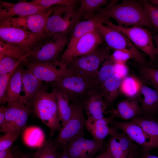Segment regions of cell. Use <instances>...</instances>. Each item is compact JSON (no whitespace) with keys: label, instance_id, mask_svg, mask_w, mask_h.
<instances>
[{"label":"cell","instance_id":"6da1fadb","mask_svg":"<svg viewBox=\"0 0 158 158\" xmlns=\"http://www.w3.org/2000/svg\"><path fill=\"white\" fill-rule=\"evenodd\" d=\"M117 0L110 1L106 6L101 8L95 18L102 20L103 23L113 18L118 26L128 27L140 26L152 29V24L144 8L139 1L124 0L119 3Z\"/></svg>","mask_w":158,"mask_h":158},{"label":"cell","instance_id":"7a4b0ae2","mask_svg":"<svg viewBox=\"0 0 158 158\" xmlns=\"http://www.w3.org/2000/svg\"><path fill=\"white\" fill-rule=\"evenodd\" d=\"M110 49L107 45L102 44L92 52L73 59L67 66L69 71L95 83L99 66L110 55Z\"/></svg>","mask_w":158,"mask_h":158},{"label":"cell","instance_id":"3957f363","mask_svg":"<svg viewBox=\"0 0 158 158\" xmlns=\"http://www.w3.org/2000/svg\"><path fill=\"white\" fill-rule=\"evenodd\" d=\"M42 90L37 94L32 104L33 113L50 130L52 137L55 132L61 128L56 99L53 91L51 92Z\"/></svg>","mask_w":158,"mask_h":158},{"label":"cell","instance_id":"277c9868","mask_svg":"<svg viewBox=\"0 0 158 158\" xmlns=\"http://www.w3.org/2000/svg\"><path fill=\"white\" fill-rule=\"evenodd\" d=\"M77 3L71 6L56 5L51 7L52 15L48 19L46 32L50 37L59 34L72 32L80 19L76 8Z\"/></svg>","mask_w":158,"mask_h":158},{"label":"cell","instance_id":"5b68a950","mask_svg":"<svg viewBox=\"0 0 158 158\" xmlns=\"http://www.w3.org/2000/svg\"><path fill=\"white\" fill-rule=\"evenodd\" d=\"M83 101L71 102L72 112L70 118L59 130L53 141L54 149L64 147L73 138L84 135V127L86 119L84 114Z\"/></svg>","mask_w":158,"mask_h":158},{"label":"cell","instance_id":"8992f818","mask_svg":"<svg viewBox=\"0 0 158 158\" xmlns=\"http://www.w3.org/2000/svg\"><path fill=\"white\" fill-rule=\"evenodd\" d=\"M47 33L37 34L20 29L0 27V41L22 47L30 52L50 38Z\"/></svg>","mask_w":158,"mask_h":158},{"label":"cell","instance_id":"52a82bcc","mask_svg":"<svg viewBox=\"0 0 158 158\" xmlns=\"http://www.w3.org/2000/svg\"><path fill=\"white\" fill-rule=\"evenodd\" d=\"M51 83L53 87L66 95L71 102H84L91 90L100 87L95 83L88 81L70 72L65 77Z\"/></svg>","mask_w":158,"mask_h":158},{"label":"cell","instance_id":"ba28073f","mask_svg":"<svg viewBox=\"0 0 158 158\" xmlns=\"http://www.w3.org/2000/svg\"><path fill=\"white\" fill-rule=\"evenodd\" d=\"M125 35L138 49L149 57L150 63L156 61V50L152 33L147 28L140 26L125 27L119 26L110 21L105 24Z\"/></svg>","mask_w":158,"mask_h":158},{"label":"cell","instance_id":"9c48e42d","mask_svg":"<svg viewBox=\"0 0 158 158\" xmlns=\"http://www.w3.org/2000/svg\"><path fill=\"white\" fill-rule=\"evenodd\" d=\"M68 34H59L53 35L37 50L31 52L23 63H47L58 60L60 53L68 43Z\"/></svg>","mask_w":158,"mask_h":158},{"label":"cell","instance_id":"30bf717a","mask_svg":"<svg viewBox=\"0 0 158 158\" xmlns=\"http://www.w3.org/2000/svg\"><path fill=\"white\" fill-rule=\"evenodd\" d=\"M4 121L0 127V131L20 134L26 128L32 109L18 100L8 102Z\"/></svg>","mask_w":158,"mask_h":158},{"label":"cell","instance_id":"8fae6325","mask_svg":"<svg viewBox=\"0 0 158 158\" xmlns=\"http://www.w3.org/2000/svg\"><path fill=\"white\" fill-rule=\"evenodd\" d=\"M97 29L110 49L129 51L133 54L134 59L141 65L147 66L146 60L143 54L124 34L102 23L99 24Z\"/></svg>","mask_w":158,"mask_h":158},{"label":"cell","instance_id":"7c38bea8","mask_svg":"<svg viewBox=\"0 0 158 158\" xmlns=\"http://www.w3.org/2000/svg\"><path fill=\"white\" fill-rule=\"evenodd\" d=\"M104 40L97 29L82 36L70 50L61 55L60 61L67 66L73 59L90 53L104 43Z\"/></svg>","mask_w":158,"mask_h":158},{"label":"cell","instance_id":"4fadbf2b","mask_svg":"<svg viewBox=\"0 0 158 158\" xmlns=\"http://www.w3.org/2000/svg\"><path fill=\"white\" fill-rule=\"evenodd\" d=\"M52 11L51 8L45 13L5 19L0 21V27L20 29L37 34L46 33L47 21Z\"/></svg>","mask_w":158,"mask_h":158},{"label":"cell","instance_id":"5bb4252c","mask_svg":"<svg viewBox=\"0 0 158 158\" xmlns=\"http://www.w3.org/2000/svg\"><path fill=\"white\" fill-rule=\"evenodd\" d=\"M113 128L107 147L114 158H139L142 149L124 132L119 133Z\"/></svg>","mask_w":158,"mask_h":158},{"label":"cell","instance_id":"9a60e30c","mask_svg":"<svg viewBox=\"0 0 158 158\" xmlns=\"http://www.w3.org/2000/svg\"><path fill=\"white\" fill-rule=\"evenodd\" d=\"M38 79L52 82L63 78L69 73L67 66L58 60L51 63H23Z\"/></svg>","mask_w":158,"mask_h":158},{"label":"cell","instance_id":"2e32d148","mask_svg":"<svg viewBox=\"0 0 158 158\" xmlns=\"http://www.w3.org/2000/svg\"><path fill=\"white\" fill-rule=\"evenodd\" d=\"M110 124L116 130H121L125 133L134 142L140 146L143 151L150 152L158 148L152 139L141 127L132 120L120 122L113 119Z\"/></svg>","mask_w":158,"mask_h":158},{"label":"cell","instance_id":"e0dca14e","mask_svg":"<svg viewBox=\"0 0 158 158\" xmlns=\"http://www.w3.org/2000/svg\"><path fill=\"white\" fill-rule=\"evenodd\" d=\"M1 6L4 8L0 9V20L14 17L25 16L42 13L48 11L49 7L35 5L28 2H21L13 4L0 1Z\"/></svg>","mask_w":158,"mask_h":158},{"label":"cell","instance_id":"ac0fdd59","mask_svg":"<svg viewBox=\"0 0 158 158\" xmlns=\"http://www.w3.org/2000/svg\"><path fill=\"white\" fill-rule=\"evenodd\" d=\"M83 105L87 119L95 120L104 117V114L107 106L100 87L94 88L89 92Z\"/></svg>","mask_w":158,"mask_h":158},{"label":"cell","instance_id":"d6986e66","mask_svg":"<svg viewBox=\"0 0 158 158\" xmlns=\"http://www.w3.org/2000/svg\"><path fill=\"white\" fill-rule=\"evenodd\" d=\"M104 114H110L114 118L125 120H131L134 117L142 114V109L137 97L123 99L116 104L115 108L105 111Z\"/></svg>","mask_w":158,"mask_h":158},{"label":"cell","instance_id":"ffe728a7","mask_svg":"<svg viewBox=\"0 0 158 158\" xmlns=\"http://www.w3.org/2000/svg\"><path fill=\"white\" fill-rule=\"evenodd\" d=\"M22 81L25 95H20L19 100L31 108L32 102L36 95L42 90L46 87L44 86L42 81L28 69L23 70Z\"/></svg>","mask_w":158,"mask_h":158},{"label":"cell","instance_id":"44dd1931","mask_svg":"<svg viewBox=\"0 0 158 158\" xmlns=\"http://www.w3.org/2000/svg\"><path fill=\"white\" fill-rule=\"evenodd\" d=\"M142 114L150 116L158 111V92L142 84L137 96Z\"/></svg>","mask_w":158,"mask_h":158},{"label":"cell","instance_id":"7402d4cb","mask_svg":"<svg viewBox=\"0 0 158 158\" xmlns=\"http://www.w3.org/2000/svg\"><path fill=\"white\" fill-rule=\"evenodd\" d=\"M114 118L110 116L95 120L86 119L85 127L90 134L93 139L98 141L104 142V139L111 134L113 128L109 125Z\"/></svg>","mask_w":158,"mask_h":158},{"label":"cell","instance_id":"603a6c76","mask_svg":"<svg viewBox=\"0 0 158 158\" xmlns=\"http://www.w3.org/2000/svg\"><path fill=\"white\" fill-rule=\"evenodd\" d=\"M101 23H103L101 20L96 18L78 22L72 32L71 36L65 51H68L71 49L77 41L84 35L97 29Z\"/></svg>","mask_w":158,"mask_h":158},{"label":"cell","instance_id":"cb8c5ba5","mask_svg":"<svg viewBox=\"0 0 158 158\" xmlns=\"http://www.w3.org/2000/svg\"><path fill=\"white\" fill-rule=\"evenodd\" d=\"M123 79L120 76L114 74L100 85V88L107 107L112 104L118 96Z\"/></svg>","mask_w":158,"mask_h":158},{"label":"cell","instance_id":"d4e9b609","mask_svg":"<svg viewBox=\"0 0 158 158\" xmlns=\"http://www.w3.org/2000/svg\"><path fill=\"white\" fill-rule=\"evenodd\" d=\"M21 64L16 68L11 75L7 89V101L8 102L19 100L20 95L22 74L23 69Z\"/></svg>","mask_w":158,"mask_h":158},{"label":"cell","instance_id":"484cf974","mask_svg":"<svg viewBox=\"0 0 158 158\" xmlns=\"http://www.w3.org/2000/svg\"><path fill=\"white\" fill-rule=\"evenodd\" d=\"M77 12L80 19L83 17L86 20L95 18L96 14L104 6L108 4L107 0H81Z\"/></svg>","mask_w":158,"mask_h":158},{"label":"cell","instance_id":"4316f807","mask_svg":"<svg viewBox=\"0 0 158 158\" xmlns=\"http://www.w3.org/2000/svg\"><path fill=\"white\" fill-rule=\"evenodd\" d=\"M141 127L158 148V121L150 116H136L131 120Z\"/></svg>","mask_w":158,"mask_h":158},{"label":"cell","instance_id":"83f0119b","mask_svg":"<svg viewBox=\"0 0 158 158\" xmlns=\"http://www.w3.org/2000/svg\"><path fill=\"white\" fill-rule=\"evenodd\" d=\"M57 106L59 118L62 126L65 124L70 119L72 109L69 104L68 97L57 89L53 87Z\"/></svg>","mask_w":158,"mask_h":158},{"label":"cell","instance_id":"f1b7e54d","mask_svg":"<svg viewBox=\"0 0 158 158\" xmlns=\"http://www.w3.org/2000/svg\"><path fill=\"white\" fill-rule=\"evenodd\" d=\"M30 53L20 47L0 41V59L7 56L18 60H22L23 63Z\"/></svg>","mask_w":158,"mask_h":158},{"label":"cell","instance_id":"f546056e","mask_svg":"<svg viewBox=\"0 0 158 158\" xmlns=\"http://www.w3.org/2000/svg\"><path fill=\"white\" fill-rule=\"evenodd\" d=\"M142 84L135 77L127 76L122 80L120 87V92L128 98L137 97Z\"/></svg>","mask_w":158,"mask_h":158},{"label":"cell","instance_id":"4dcf8cb0","mask_svg":"<svg viewBox=\"0 0 158 158\" xmlns=\"http://www.w3.org/2000/svg\"><path fill=\"white\" fill-rule=\"evenodd\" d=\"M84 136H76L69 141L63 147L64 152L71 158H90L82 149Z\"/></svg>","mask_w":158,"mask_h":158},{"label":"cell","instance_id":"1f68e13d","mask_svg":"<svg viewBox=\"0 0 158 158\" xmlns=\"http://www.w3.org/2000/svg\"><path fill=\"white\" fill-rule=\"evenodd\" d=\"M44 134L42 131L37 127H31L24 132L25 143L31 147H40L44 143Z\"/></svg>","mask_w":158,"mask_h":158},{"label":"cell","instance_id":"d6a6232c","mask_svg":"<svg viewBox=\"0 0 158 158\" xmlns=\"http://www.w3.org/2000/svg\"><path fill=\"white\" fill-rule=\"evenodd\" d=\"M114 63L110 56L103 62L101 68L99 71L95 82L97 86L100 87L102 83L114 74Z\"/></svg>","mask_w":158,"mask_h":158},{"label":"cell","instance_id":"836d02e7","mask_svg":"<svg viewBox=\"0 0 158 158\" xmlns=\"http://www.w3.org/2000/svg\"><path fill=\"white\" fill-rule=\"evenodd\" d=\"M56 151L53 141L49 139L39 147L32 156L33 158H58Z\"/></svg>","mask_w":158,"mask_h":158},{"label":"cell","instance_id":"e575fe53","mask_svg":"<svg viewBox=\"0 0 158 158\" xmlns=\"http://www.w3.org/2000/svg\"><path fill=\"white\" fill-rule=\"evenodd\" d=\"M140 70L145 80L158 92V68L141 65Z\"/></svg>","mask_w":158,"mask_h":158},{"label":"cell","instance_id":"d590c367","mask_svg":"<svg viewBox=\"0 0 158 158\" xmlns=\"http://www.w3.org/2000/svg\"><path fill=\"white\" fill-rule=\"evenodd\" d=\"M22 60H18L5 56L0 59V75L8 73L15 70L23 63Z\"/></svg>","mask_w":158,"mask_h":158},{"label":"cell","instance_id":"8d00e7d4","mask_svg":"<svg viewBox=\"0 0 158 158\" xmlns=\"http://www.w3.org/2000/svg\"><path fill=\"white\" fill-rule=\"evenodd\" d=\"M139 1L144 8L154 27L158 28V7L147 0Z\"/></svg>","mask_w":158,"mask_h":158},{"label":"cell","instance_id":"74e56055","mask_svg":"<svg viewBox=\"0 0 158 158\" xmlns=\"http://www.w3.org/2000/svg\"><path fill=\"white\" fill-rule=\"evenodd\" d=\"M78 1L74 0H33L29 2L35 5L50 8L53 5H59L71 6Z\"/></svg>","mask_w":158,"mask_h":158},{"label":"cell","instance_id":"f35d334b","mask_svg":"<svg viewBox=\"0 0 158 158\" xmlns=\"http://www.w3.org/2000/svg\"><path fill=\"white\" fill-rule=\"evenodd\" d=\"M15 70L8 73L0 75V103L2 105H4L7 102V85L10 77Z\"/></svg>","mask_w":158,"mask_h":158},{"label":"cell","instance_id":"ab89813d","mask_svg":"<svg viewBox=\"0 0 158 158\" xmlns=\"http://www.w3.org/2000/svg\"><path fill=\"white\" fill-rule=\"evenodd\" d=\"M110 56L115 63H125L127 61L130 59L135 58L132 53L123 50H114Z\"/></svg>","mask_w":158,"mask_h":158},{"label":"cell","instance_id":"60d3db41","mask_svg":"<svg viewBox=\"0 0 158 158\" xmlns=\"http://www.w3.org/2000/svg\"><path fill=\"white\" fill-rule=\"evenodd\" d=\"M19 134L8 133L1 136L0 151L9 148L18 139Z\"/></svg>","mask_w":158,"mask_h":158},{"label":"cell","instance_id":"b9f144b4","mask_svg":"<svg viewBox=\"0 0 158 158\" xmlns=\"http://www.w3.org/2000/svg\"><path fill=\"white\" fill-rule=\"evenodd\" d=\"M114 68L115 74L120 76L123 79L128 76V68L125 63H115Z\"/></svg>","mask_w":158,"mask_h":158},{"label":"cell","instance_id":"7bdbcfd3","mask_svg":"<svg viewBox=\"0 0 158 158\" xmlns=\"http://www.w3.org/2000/svg\"><path fill=\"white\" fill-rule=\"evenodd\" d=\"M92 158H114L109 148L107 147L103 152Z\"/></svg>","mask_w":158,"mask_h":158},{"label":"cell","instance_id":"ee69618b","mask_svg":"<svg viewBox=\"0 0 158 158\" xmlns=\"http://www.w3.org/2000/svg\"><path fill=\"white\" fill-rule=\"evenodd\" d=\"M14 152L11 147L9 148L0 151V158H5L13 154Z\"/></svg>","mask_w":158,"mask_h":158},{"label":"cell","instance_id":"f6af8a7d","mask_svg":"<svg viewBox=\"0 0 158 158\" xmlns=\"http://www.w3.org/2000/svg\"><path fill=\"white\" fill-rule=\"evenodd\" d=\"M6 107L1 105L0 108V127L3 124L5 118Z\"/></svg>","mask_w":158,"mask_h":158},{"label":"cell","instance_id":"bcb514c9","mask_svg":"<svg viewBox=\"0 0 158 158\" xmlns=\"http://www.w3.org/2000/svg\"><path fill=\"white\" fill-rule=\"evenodd\" d=\"M139 158H158V156L152 155L150 152L145 151L142 149Z\"/></svg>","mask_w":158,"mask_h":158},{"label":"cell","instance_id":"7dc6e473","mask_svg":"<svg viewBox=\"0 0 158 158\" xmlns=\"http://www.w3.org/2000/svg\"><path fill=\"white\" fill-rule=\"evenodd\" d=\"M156 50V61H158V33L153 37Z\"/></svg>","mask_w":158,"mask_h":158},{"label":"cell","instance_id":"c3c4849f","mask_svg":"<svg viewBox=\"0 0 158 158\" xmlns=\"http://www.w3.org/2000/svg\"><path fill=\"white\" fill-rule=\"evenodd\" d=\"M58 158H71L64 151L61 154L58 155Z\"/></svg>","mask_w":158,"mask_h":158},{"label":"cell","instance_id":"681fc988","mask_svg":"<svg viewBox=\"0 0 158 158\" xmlns=\"http://www.w3.org/2000/svg\"><path fill=\"white\" fill-rule=\"evenodd\" d=\"M20 158H33V156L31 157L30 156L27 154L19 153Z\"/></svg>","mask_w":158,"mask_h":158},{"label":"cell","instance_id":"f907efd6","mask_svg":"<svg viewBox=\"0 0 158 158\" xmlns=\"http://www.w3.org/2000/svg\"><path fill=\"white\" fill-rule=\"evenodd\" d=\"M149 1L152 4L158 7V0H151Z\"/></svg>","mask_w":158,"mask_h":158},{"label":"cell","instance_id":"816d5d0a","mask_svg":"<svg viewBox=\"0 0 158 158\" xmlns=\"http://www.w3.org/2000/svg\"><path fill=\"white\" fill-rule=\"evenodd\" d=\"M13 158H20L19 153H14Z\"/></svg>","mask_w":158,"mask_h":158},{"label":"cell","instance_id":"f5cc1de1","mask_svg":"<svg viewBox=\"0 0 158 158\" xmlns=\"http://www.w3.org/2000/svg\"><path fill=\"white\" fill-rule=\"evenodd\" d=\"M14 152L13 154L11 155H10L9 156H8L5 158H13V154H14Z\"/></svg>","mask_w":158,"mask_h":158}]
</instances>
